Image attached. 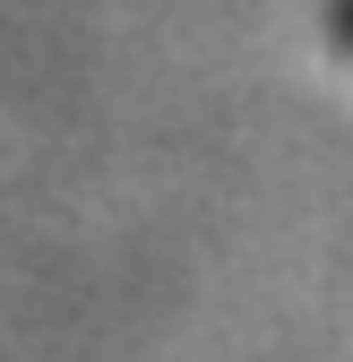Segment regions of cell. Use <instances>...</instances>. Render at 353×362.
<instances>
[{
  "label": "cell",
  "mask_w": 353,
  "mask_h": 362,
  "mask_svg": "<svg viewBox=\"0 0 353 362\" xmlns=\"http://www.w3.org/2000/svg\"><path fill=\"white\" fill-rule=\"evenodd\" d=\"M328 35L345 43V52H353V0H328Z\"/></svg>",
  "instance_id": "1"
}]
</instances>
